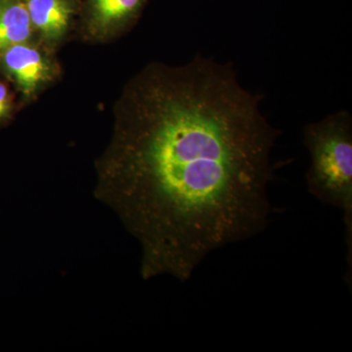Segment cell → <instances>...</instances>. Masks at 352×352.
Segmentation results:
<instances>
[{"label": "cell", "instance_id": "obj_6", "mask_svg": "<svg viewBox=\"0 0 352 352\" xmlns=\"http://www.w3.org/2000/svg\"><path fill=\"white\" fill-rule=\"evenodd\" d=\"M32 22L23 0H0V54L15 44L25 43Z\"/></svg>", "mask_w": 352, "mask_h": 352}, {"label": "cell", "instance_id": "obj_1", "mask_svg": "<svg viewBox=\"0 0 352 352\" xmlns=\"http://www.w3.org/2000/svg\"><path fill=\"white\" fill-rule=\"evenodd\" d=\"M231 64H153L127 87L95 196L141 247V276L185 283L208 254L270 223L280 136Z\"/></svg>", "mask_w": 352, "mask_h": 352}, {"label": "cell", "instance_id": "obj_7", "mask_svg": "<svg viewBox=\"0 0 352 352\" xmlns=\"http://www.w3.org/2000/svg\"><path fill=\"white\" fill-rule=\"evenodd\" d=\"M10 110V96L4 83L0 82V120L3 119Z\"/></svg>", "mask_w": 352, "mask_h": 352}, {"label": "cell", "instance_id": "obj_3", "mask_svg": "<svg viewBox=\"0 0 352 352\" xmlns=\"http://www.w3.org/2000/svg\"><path fill=\"white\" fill-rule=\"evenodd\" d=\"M7 75L25 96H32L50 78L51 69L41 51L25 43L15 44L0 54Z\"/></svg>", "mask_w": 352, "mask_h": 352}, {"label": "cell", "instance_id": "obj_4", "mask_svg": "<svg viewBox=\"0 0 352 352\" xmlns=\"http://www.w3.org/2000/svg\"><path fill=\"white\" fill-rule=\"evenodd\" d=\"M32 25L50 43L59 41L68 29L73 6L69 0H25Z\"/></svg>", "mask_w": 352, "mask_h": 352}, {"label": "cell", "instance_id": "obj_2", "mask_svg": "<svg viewBox=\"0 0 352 352\" xmlns=\"http://www.w3.org/2000/svg\"><path fill=\"white\" fill-rule=\"evenodd\" d=\"M310 156L307 173L309 194L342 210L347 249L346 279H352V118L347 111L331 113L303 129Z\"/></svg>", "mask_w": 352, "mask_h": 352}, {"label": "cell", "instance_id": "obj_5", "mask_svg": "<svg viewBox=\"0 0 352 352\" xmlns=\"http://www.w3.org/2000/svg\"><path fill=\"white\" fill-rule=\"evenodd\" d=\"M144 0H89V27L94 34H106L138 14Z\"/></svg>", "mask_w": 352, "mask_h": 352}]
</instances>
